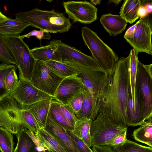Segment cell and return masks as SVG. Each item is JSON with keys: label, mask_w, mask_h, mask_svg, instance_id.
Listing matches in <instances>:
<instances>
[{"label": "cell", "mask_w": 152, "mask_h": 152, "mask_svg": "<svg viewBox=\"0 0 152 152\" xmlns=\"http://www.w3.org/2000/svg\"><path fill=\"white\" fill-rule=\"evenodd\" d=\"M93 152H115L111 148L104 145H94L92 147Z\"/></svg>", "instance_id": "41"}, {"label": "cell", "mask_w": 152, "mask_h": 152, "mask_svg": "<svg viewBox=\"0 0 152 152\" xmlns=\"http://www.w3.org/2000/svg\"><path fill=\"white\" fill-rule=\"evenodd\" d=\"M31 36H35L40 40L42 39L49 40L51 38L49 32L42 30H37L34 29L26 34L20 35V37L22 39L25 37L29 38Z\"/></svg>", "instance_id": "40"}, {"label": "cell", "mask_w": 152, "mask_h": 152, "mask_svg": "<svg viewBox=\"0 0 152 152\" xmlns=\"http://www.w3.org/2000/svg\"><path fill=\"white\" fill-rule=\"evenodd\" d=\"M142 5L140 0H125L121 8L120 15L127 23L132 24L139 18L138 11Z\"/></svg>", "instance_id": "22"}, {"label": "cell", "mask_w": 152, "mask_h": 152, "mask_svg": "<svg viewBox=\"0 0 152 152\" xmlns=\"http://www.w3.org/2000/svg\"><path fill=\"white\" fill-rule=\"evenodd\" d=\"M34 134L45 150L52 152H68L54 137L44 129H40Z\"/></svg>", "instance_id": "20"}, {"label": "cell", "mask_w": 152, "mask_h": 152, "mask_svg": "<svg viewBox=\"0 0 152 152\" xmlns=\"http://www.w3.org/2000/svg\"><path fill=\"white\" fill-rule=\"evenodd\" d=\"M111 148L115 152H152L151 147L127 139L122 146Z\"/></svg>", "instance_id": "30"}, {"label": "cell", "mask_w": 152, "mask_h": 152, "mask_svg": "<svg viewBox=\"0 0 152 152\" xmlns=\"http://www.w3.org/2000/svg\"><path fill=\"white\" fill-rule=\"evenodd\" d=\"M14 142L12 134L0 126V151L1 152H13Z\"/></svg>", "instance_id": "31"}, {"label": "cell", "mask_w": 152, "mask_h": 152, "mask_svg": "<svg viewBox=\"0 0 152 152\" xmlns=\"http://www.w3.org/2000/svg\"><path fill=\"white\" fill-rule=\"evenodd\" d=\"M100 22L107 31L111 36H116L123 32L127 23L120 15L111 13L102 15Z\"/></svg>", "instance_id": "17"}, {"label": "cell", "mask_w": 152, "mask_h": 152, "mask_svg": "<svg viewBox=\"0 0 152 152\" xmlns=\"http://www.w3.org/2000/svg\"><path fill=\"white\" fill-rule=\"evenodd\" d=\"M64 62L79 71L77 76L80 78L91 96L93 107L90 118L94 120L99 114L101 102L108 87L111 73L102 68H95L77 62Z\"/></svg>", "instance_id": "2"}, {"label": "cell", "mask_w": 152, "mask_h": 152, "mask_svg": "<svg viewBox=\"0 0 152 152\" xmlns=\"http://www.w3.org/2000/svg\"><path fill=\"white\" fill-rule=\"evenodd\" d=\"M41 101L32 104L23 106L33 115L40 129L45 126L52 100Z\"/></svg>", "instance_id": "18"}, {"label": "cell", "mask_w": 152, "mask_h": 152, "mask_svg": "<svg viewBox=\"0 0 152 152\" xmlns=\"http://www.w3.org/2000/svg\"><path fill=\"white\" fill-rule=\"evenodd\" d=\"M85 87L77 75L64 78L58 86L53 99L62 104H68L73 97L83 91Z\"/></svg>", "instance_id": "14"}, {"label": "cell", "mask_w": 152, "mask_h": 152, "mask_svg": "<svg viewBox=\"0 0 152 152\" xmlns=\"http://www.w3.org/2000/svg\"><path fill=\"white\" fill-rule=\"evenodd\" d=\"M37 152H52L48 149L44 150L41 151H38Z\"/></svg>", "instance_id": "48"}, {"label": "cell", "mask_w": 152, "mask_h": 152, "mask_svg": "<svg viewBox=\"0 0 152 152\" xmlns=\"http://www.w3.org/2000/svg\"><path fill=\"white\" fill-rule=\"evenodd\" d=\"M44 62L52 72L64 79L77 75L80 73L77 68L65 62L49 61Z\"/></svg>", "instance_id": "25"}, {"label": "cell", "mask_w": 152, "mask_h": 152, "mask_svg": "<svg viewBox=\"0 0 152 152\" xmlns=\"http://www.w3.org/2000/svg\"><path fill=\"white\" fill-rule=\"evenodd\" d=\"M0 61L15 64L17 63L5 41L4 36L0 34Z\"/></svg>", "instance_id": "34"}, {"label": "cell", "mask_w": 152, "mask_h": 152, "mask_svg": "<svg viewBox=\"0 0 152 152\" xmlns=\"http://www.w3.org/2000/svg\"><path fill=\"white\" fill-rule=\"evenodd\" d=\"M67 132L75 143L80 152H93L90 147L82 140L75 135L72 131L67 130Z\"/></svg>", "instance_id": "39"}, {"label": "cell", "mask_w": 152, "mask_h": 152, "mask_svg": "<svg viewBox=\"0 0 152 152\" xmlns=\"http://www.w3.org/2000/svg\"><path fill=\"white\" fill-rule=\"evenodd\" d=\"M19 70V78L30 81L35 59L28 45L18 36H4Z\"/></svg>", "instance_id": "5"}, {"label": "cell", "mask_w": 152, "mask_h": 152, "mask_svg": "<svg viewBox=\"0 0 152 152\" xmlns=\"http://www.w3.org/2000/svg\"><path fill=\"white\" fill-rule=\"evenodd\" d=\"M61 103L53 99L50 106V111L54 120L66 130L72 131L74 128L70 125L64 117L60 108Z\"/></svg>", "instance_id": "28"}, {"label": "cell", "mask_w": 152, "mask_h": 152, "mask_svg": "<svg viewBox=\"0 0 152 152\" xmlns=\"http://www.w3.org/2000/svg\"><path fill=\"white\" fill-rule=\"evenodd\" d=\"M0 126H1L0 124Z\"/></svg>", "instance_id": "49"}, {"label": "cell", "mask_w": 152, "mask_h": 152, "mask_svg": "<svg viewBox=\"0 0 152 152\" xmlns=\"http://www.w3.org/2000/svg\"><path fill=\"white\" fill-rule=\"evenodd\" d=\"M136 83L143 99L144 119L145 121L152 119V64L145 65L138 60Z\"/></svg>", "instance_id": "9"}, {"label": "cell", "mask_w": 152, "mask_h": 152, "mask_svg": "<svg viewBox=\"0 0 152 152\" xmlns=\"http://www.w3.org/2000/svg\"><path fill=\"white\" fill-rule=\"evenodd\" d=\"M21 124L34 134L40 129L37 122L32 114L25 109L24 106L20 113Z\"/></svg>", "instance_id": "29"}, {"label": "cell", "mask_w": 152, "mask_h": 152, "mask_svg": "<svg viewBox=\"0 0 152 152\" xmlns=\"http://www.w3.org/2000/svg\"><path fill=\"white\" fill-rule=\"evenodd\" d=\"M92 121L91 119L88 118L77 119L72 131L90 148L91 147L90 130Z\"/></svg>", "instance_id": "24"}, {"label": "cell", "mask_w": 152, "mask_h": 152, "mask_svg": "<svg viewBox=\"0 0 152 152\" xmlns=\"http://www.w3.org/2000/svg\"><path fill=\"white\" fill-rule=\"evenodd\" d=\"M138 53L134 49H132L129 56L126 58L129 72L131 97L133 100L135 98L138 60Z\"/></svg>", "instance_id": "23"}, {"label": "cell", "mask_w": 152, "mask_h": 152, "mask_svg": "<svg viewBox=\"0 0 152 152\" xmlns=\"http://www.w3.org/2000/svg\"><path fill=\"white\" fill-rule=\"evenodd\" d=\"M50 43L56 46L61 53L62 61L77 62L95 68H101L92 57L84 54L75 47L57 39H53Z\"/></svg>", "instance_id": "13"}, {"label": "cell", "mask_w": 152, "mask_h": 152, "mask_svg": "<svg viewBox=\"0 0 152 152\" xmlns=\"http://www.w3.org/2000/svg\"><path fill=\"white\" fill-rule=\"evenodd\" d=\"M16 18L34 27L53 33L67 32L72 26L69 19L63 13L54 10H43L36 8L20 12L16 14Z\"/></svg>", "instance_id": "3"}, {"label": "cell", "mask_w": 152, "mask_h": 152, "mask_svg": "<svg viewBox=\"0 0 152 152\" xmlns=\"http://www.w3.org/2000/svg\"><path fill=\"white\" fill-rule=\"evenodd\" d=\"M146 11L149 14L151 13L152 12V3H148L145 4L144 5Z\"/></svg>", "instance_id": "44"}, {"label": "cell", "mask_w": 152, "mask_h": 152, "mask_svg": "<svg viewBox=\"0 0 152 152\" xmlns=\"http://www.w3.org/2000/svg\"><path fill=\"white\" fill-rule=\"evenodd\" d=\"M36 60L42 61H62L61 53L55 44L49 43L48 45L37 47L30 49Z\"/></svg>", "instance_id": "19"}, {"label": "cell", "mask_w": 152, "mask_h": 152, "mask_svg": "<svg viewBox=\"0 0 152 152\" xmlns=\"http://www.w3.org/2000/svg\"><path fill=\"white\" fill-rule=\"evenodd\" d=\"M132 136L137 141L152 147V119L146 121L133 131Z\"/></svg>", "instance_id": "27"}, {"label": "cell", "mask_w": 152, "mask_h": 152, "mask_svg": "<svg viewBox=\"0 0 152 152\" xmlns=\"http://www.w3.org/2000/svg\"><path fill=\"white\" fill-rule=\"evenodd\" d=\"M63 6L69 18L75 22L90 24L97 19L98 9L89 2L69 1Z\"/></svg>", "instance_id": "12"}, {"label": "cell", "mask_w": 152, "mask_h": 152, "mask_svg": "<svg viewBox=\"0 0 152 152\" xmlns=\"http://www.w3.org/2000/svg\"><path fill=\"white\" fill-rule=\"evenodd\" d=\"M9 18L2 13L0 8V23L5 20Z\"/></svg>", "instance_id": "45"}, {"label": "cell", "mask_w": 152, "mask_h": 152, "mask_svg": "<svg viewBox=\"0 0 152 152\" xmlns=\"http://www.w3.org/2000/svg\"><path fill=\"white\" fill-rule=\"evenodd\" d=\"M23 106L9 95L0 100V124L12 134H17L22 126L20 113Z\"/></svg>", "instance_id": "8"}, {"label": "cell", "mask_w": 152, "mask_h": 152, "mask_svg": "<svg viewBox=\"0 0 152 152\" xmlns=\"http://www.w3.org/2000/svg\"><path fill=\"white\" fill-rule=\"evenodd\" d=\"M126 130L116 135L106 142L104 145L112 148L119 147L123 145L127 140Z\"/></svg>", "instance_id": "36"}, {"label": "cell", "mask_w": 152, "mask_h": 152, "mask_svg": "<svg viewBox=\"0 0 152 152\" xmlns=\"http://www.w3.org/2000/svg\"><path fill=\"white\" fill-rule=\"evenodd\" d=\"M127 129V126L117 124L106 115L99 113L92 121L91 127V147L104 145L107 142Z\"/></svg>", "instance_id": "6"}, {"label": "cell", "mask_w": 152, "mask_h": 152, "mask_svg": "<svg viewBox=\"0 0 152 152\" xmlns=\"http://www.w3.org/2000/svg\"><path fill=\"white\" fill-rule=\"evenodd\" d=\"M81 34L85 45L91 52L92 57L102 68L111 73L119 59L117 56L89 28L86 26L82 28Z\"/></svg>", "instance_id": "4"}, {"label": "cell", "mask_w": 152, "mask_h": 152, "mask_svg": "<svg viewBox=\"0 0 152 152\" xmlns=\"http://www.w3.org/2000/svg\"><path fill=\"white\" fill-rule=\"evenodd\" d=\"M17 144L13 152H37V145L22 126L17 134Z\"/></svg>", "instance_id": "26"}, {"label": "cell", "mask_w": 152, "mask_h": 152, "mask_svg": "<svg viewBox=\"0 0 152 152\" xmlns=\"http://www.w3.org/2000/svg\"><path fill=\"white\" fill-rule=\"evenodd\" d=\"M43 129L54 137L68 152H80L75 142L67 133V130L54 120L50 110Z\"/></svg>", "instance_id": "16"}, {"label": "cell", "mask_w": 152, "mask_h": 152, "mask_svg": "<svg viewBox=\"0 0 152 152\" xmlns=\"http://www.w3.org/2000/svg\"><path fill=\"white\" fill-rule=\"evenodd\" d=\"M30 25L16 18H9L0 23V34L4 36H18Z\"/></svg>", "instance_id": "21"}, {"label": "cell", "mask_w": 152, "mask_h": 152, "mask_svg": "<svg viewBox=\"0 0 152 152\" xmlns=\"http://www.w3.org/2000/svg\"><path fill=\"white\" fill-rule=\"evenodd\" d=\"M91 3L93 4L96 5L99 4L100 3L101 0H91Z\"/></svg>", "instance_id": "46"}, {"label": "cell", "mask_w": 152, "mask_h": 152, "mask_svg": "<svg viewBox=\"0 0 152 152\" xmlns=\"http://www.w3.org/2000/svg\"><path fill=\"white\" fill-rule=\"evenodd\" d=\"M148 15L146 10L143 5L140 7L138 11V15L139 18H142L146 17Z\"/></svg>", "instance_id": "43"}, {"label": "cell", "mask_w": 152, "mask_h": 152, "mask_svg": "<svg viewBox=\"0 0 152 152\" xmlns=\"http://www.w3.org/2000/svg\"><path fill=\"white\" fill-rule=\"evenodd\" d=\"M121 0H112L109 1V3H112L115 4H118L121 1Z\"/></svg>", "instance_id": "47"}, {"label": "cell", "mask_w": 152, "mask_h": 152, "mask_svg": "<svg viewBox=\"0 0 152 152\" xmlns=\"http://www.w3.org/2000/svg\"><path fill=\"white\" fill-rule=\"evenodd\" d=\"M15 68L10 71L6 76L4 82L6 87L10 92L16 86L18 81Z\"/></svg>", "instance_id": "37"}, {"label": "cell", "mask_w": 152, "mask_h": 152, "mask_svg": "<svg viewBox=\"0 0 152 152\" xmlns=\"http://www.w3.org/2000/svg\"><path fill=\"white\" fill-rule=\"evenodd\" d=\"M9 95L23 106L53 97L34 87L28 81L20 79L15 87Z\"/></svg>", "instance_id": "11"}, {"label": "cell", "mask_w": 152, "mask_h": 152, "mask_svg": "<svg viewBox=\"0 0 152 152\" xmlns=\"http://www.w3.org/2000/svg\"><path fill=\"white\" fill-rule=\"evenodd\" d=\"M84 99L81 107L79 112L75 114L77 118H89L91 115L92 107V102L91 94L86 87L83 91Z\"/></svg>", "instance_id": "32"}, {"label": "cell", "mask_w": 152, "mask_h": 152, "mask_svg": "<svg viewBox=\"0 0 152 152\" xmlns=\"http://www.w3.org/2000/svg\"><path fill=\"white\" fill-rule=\"evenodd\" d=\"M136 26V23L130 27L126 31L124 35L125 39L129 38L133 35Z\"/></svg>", "instance_id": "42"}, {"label": "cell", "mask_w": 152, "mask_h": 152, "mask_svg": "<svg viewBox=\"0 0 152 152\" xmlns=\"http://www.w3.org/2000/svg\"><path fill=\"white\" fill-rule=\"evenodd\" d=\"M60 108L64 117L68 123L74 128L77 118L69 104H63L61 103Z\"/></svg>", "instance_id": "35"}, {"label": "cell", "mask_w": 152, "mask_h": 152, "mask_svg": "<svg viewBox=\"0 0 152 152\" xmlns=\"http://www.w3.org/2000/svg\"><path fill=\"white\" fill-rule=\"evenodd\" d=\"M15 64L3 63L0 64V100L9 95L10 92L7 89L4 82L6 75L12 70L17 68Z\"/></svg>", "instance_id": "33"}, {"label": "cell", "mask_w": 152, "mask_h": 152, "mask_svg": "<svg viewBox=\"0 0 152 152\" xmlns=\"http://www.w3.org/2000/svg\"><path fill=\"white\" fill-rule=\"evenodd\" d=\"M136 23L133 35L125 39L138 53H145L152 55L151 20L148 15L145 18H140Z\"/></svg>", "instance_id": "10"}, {"label": "cell", "mask_w": 152, "mask_h": 152, "mask_svg": "<svg viewBox=\"0 0 152 152\" xmlns=\"http://www.w3.org/2000/svg\"><path fill=\"white\" fill-rule=\"evenodd\" d=\"M83 91L75 96L69 102L68 104L72 108L75 115L80 110L83 102L84 99Z\"/></svg>", "instance_id": "38"}, {"label": "cell", "mask_w": 152, "mask_h": 152, "mask_svg": "<svg viewBox=\"0 0 152 152\" xmlns=\"http://www.w3.org/2000/svg\"><path fill=\"white\" fill-rule=\"evenodd\" d=\"M63 79L52 72L44 62L35 60L30 82L36 88L53 98Z\"/></svg>", "instance_id": "7"}, {"label": "cell", "mask_w": 152, "mask_h": 152, "mask_svg": "<svg viewBox=\"0 0 152 152\" xmlns=\"http://www.w3.org/2000/svg\"><path fill=\"white\" fill-rule=\"evenodd\" d=\"M145 121L143 115V100L141 94L136 83L135 98L132 99L131 93L129 97L127 110V126H140Z\"/></svg>", "instance_id": "15"}, {"label": "cell", "mask_w": 152, "mask_h": 152, "mask_svg": "<svg viewBox=\"0 0 152 152\" xmlns=\"http://www.w3.org/2000/svg\"><path fill=\"white\" fill-rule=\"evenodd\" d=\"M131 93L126 58L119 59L111 73L108 87L101 100L99 114L102 113L115 123L127 126V105Z\"/></svg>", "instance_id": "1"}]
</instances>
